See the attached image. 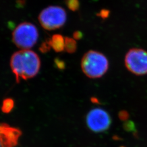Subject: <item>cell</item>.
<instances>
[{"instance_id":"5b68a950","label":"cell","mask_w":147,"mask_h":147,"mask_svg":"<svg viewBox=\"0 0 147 147\" xmlns=\"http://www.w3.org/2000/svg\"><path fill=\"white\" fill-rule=\"evenodd\" d=\"M126 68L136 75L147 74V52L141 49L133 48L130 49L125 57Z\"/></svg>"},{"instance_id":"6da1fadb","label":"cell","mask_w":147,"mask_h":147,"mask_svg":"<svg viewBox=\"0 0 147 147\" xmlns=\"http://www.w3.org/2000/svg\"><path fill=\"white\" fill-rule=\"evenodd\" d=\"M11 67L17 82H19L21 79H31L38 73L40 68V60L36 53L23 50L12 55Z\"/></svg>"},{"instance_id":"9c48e42d","label":"cell","mask_w":147,"mask_h":147,"mask_svg":"<svg viewBox=\"0 0 147 147\" xmlns=\"http://www.w3.org/2000/svg\"><path fill=\"white\" fill-rule=\"evenodd\" d=\"M65 50L69 53H75L77 50V43L75 41V39L70 37H65Z\"/></svg>"},{"instance_id":"7c38bea8","label":"cell","mask_w":147,"mask_h":147,"mask_svg":"<svg viewBox=\"0 0 147 147\" xmlns=\"http://www.w3.org/2000/svg\"><path fill=\"white\" fill-rule=\"evenodd\" d=\"M51 48V46L49 40H47L45 42H42V45H40L39 50L42 53H46L49 51Z\"/></svg>"},{"instance_id":"4fadbf2b","label":"cell","mask_w":147,"mask_h":147,"mask_svg":"<svg viewBox=\"0 0 147 147\" xmlns=\"http://www.w3.org/2000/svg\"><path fill=\"white\" fill-rule=\"evenodd\" d=\"M54 63L56 67L59 70H63L65 68V63L63 60L59 58H55L54 61Z\"/></svg>"},{"instance_id":"8992f818","label":"cell","mask_w":147,"mask_h":147,"mask_svg":"<svg viewBox=\"0 0 147 147\" xmlns=\"http://www.w3.org/2000/svg\"><path fill=\"white\" fill-rule=\"evenodd\" d=\"M86 123L92 131L101 132L110 127L111 119L110 115L106 111L96 108L89 111L86 117Z\"/></svg>"},{"instance_id":"30bf717a","label":"cell","mask_w":147,"mask_h":147,"mask_svg":"<svg viewBox=\"0 0 147 147\" xmlns=\"http://www.w3.org/2000/svg\"><path fill=\"white\" fill-rule=\"evenodd\" d=\"M14 107V101L11 98H6L3 101L1 110L5 113H9Z\"/></svg>"},{"instance_id":"9a60e30c","label":"cell","mask_w":147,"mask_h":147,"mask_svg":"<svg viewBox=\"0 0 147 147\" xmlns=\"http://www.w3.org/2000/svg\"><path fill=\"white\" fill-rule=\"evenodd\" d=\"M109 14V11L107 10H102L100 12V16L102 18H107Z\"/></svg>"},{"instance_id":"52a82bcc","label":"cell","mask_w":147,"mask_h":147,"mask_svg":"<svg viewBox=\"0 0 147 147\" xmlns=\"http://www.w3.org/2000/svg\"><path fill=\"white\" fill-rule=\"evenodd\" d=\"M21 130L6 123L0 124V147H14L18 144Z\"/></svg>"},{"instance_id":"3957f363","label":"cell","mask_w":147,"mask_h":147,"mask_svg":"<svg viewBox=\"0 0 147 147\" xmlns=\"http://www.w3.org/2000/svg\"><path fill=\"white\" fill-rule=\"evenodd\" d=\"M39 37L37 27L30 22H22L16 27L13 33V40L16 46L23 50L33 47Z\"/></svg>"},{"instance_id":"8fae6325","label":"cell","mask_w":147,"mask_h":147,"mask_svg":"<svg viewBox=\"0 0 147 147\" xmlns=\"http://www.w3.org/2000/svg\"><path fill=\"white\" fill-rule=\"evenodd\" d=\"M66 5L71 11H76L79 8L80 2L79 0H65Z\"/></svg>"},{"instance_id":"5bb4252c","label":"cell","mask_w":147,"mask_h":147,"mask_svg":"<svg viewBox=\"0 0 147 147\" xmlns=\"http://www.w3.org/2000/svg\"><path fill=\"white\" fill-rule=\"evenodd\" d=\"M83 37L82 33L80 31H76L74 33V39L75 40H80Z\"/></svg>"},{"instance_id":"277c9868","label":"cell","mask_w":147,"mask_h":147,"mask_svg":"<svg viewBox=\"0 0 147 147\" xmlns=\"http://www.w3.org/2000/svg\"><path fill=\"white\" fill-rule=\"evenodd\" d=\"M42 26L51 31L63 26L67 20L66 11L59 6H50L43 9L38 17Z\"/></svg>"},{"instance_id":"7a4b0ae2","label":"cell","mask_w":147,"mask_h":147,"mask_svg":"<svg viewBox=\"0 0 147 147\" xmlns=\"http://www.w3.org/2000/svg\"><path fill=\"white\" fill-rule=\"evenodd\" d=\"M109 65L108 59L104 55L93 50L86 53L81 61L84 73L92 79L102 77L107 72Z\"/></svg>"},{"instance_id":"ba28073f","label":"cell","mask_w":147,"mask_h":147,"mask_svg":"<svg viewBox=\"0 0 147 147\" xmlns=\"http://www.w3.org/2000/svg\"><path fill=\"white\" fill-rule=\"evenodd\" d=\"M50 42L51 47L56 53L63 51L65 49V38L59 34H56L53 36Z\"/></svg>"}]
</instances>
